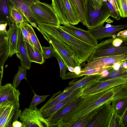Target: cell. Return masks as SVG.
Here are the masks:
<instances>
[{"instance_id": "obj_1", "label": "cell", "mask_w": 127, "mask_h": 127, "mask_svg": "<svg viewBox=\"0 0 127 127\" xmlns=\"http://www.w3.org/2000/svg\"><path fill=\"white\" fill-rule=\"evenodd\" d=\"M127 98V84L117 86L82 97L77 106L62 121L67 122L77 121L104 104Z\"/></svg>"}, {"instance_id": "obj_2", "label": "cell", "mask_w": 127, "mask_h": 127, "mask_svg": "<svg viewBox=\"0 0 127 127\" xmlns=\"http://www.w3.org/2000/svg\"><path fill=\"white\" fill-rule=\"evenodd\" d=\"M36 28L62 41L81 64L87 61L95 46L78 39L65 32L59 26L38 23Z\"/></svg>"}, {"instance_id": "obj_3", "label": "cell", "mask_w": 127, "mask_h": 127, "mask_svg": "<svg viewBox=\"0 0 127 127\" xmlns=\"http://www.w3.org/2000/svg\"><path fill=\"white\" fill-rule=\"evenodd\" d=\"M86 5L89 30L103 26L110 16L106 2L102 0H86Z\"/></svg>"}, {"instance_id": "obj_4", "label": "cell", "mask_w": 127, "mask_h": 127, "mask_svg": "<svg viewBox=\"0 0 127 127\" xmlns=\"http://www.w3.org/2000/svg\"><path fill=\"white\" fill-rule=\"evenodd\" d=\"M31 9L35 18L36 25L38 23L57 26L61 25L59 18L51 4L39 0L32 4Z\"/></svg>"}, {"instance_id": "obj_5", "label": "cell", "mask_w": 127, "mask_h": 127, "mask_svg": "<svg viewBox=\"0 0 127 127\" xmlns=\"http://www.w3.org/2000/svg\"><path fill=\"white\" fill-rule=\"evenodd\" d=\"M115 38L106 39L98 44L87 61L104 57L127 55V41L124 42L119 46L115 47L112 44Z\"/></svg>"}, {"instance_id": "obj_6", "label": "cell", "mask_w": 127, "mask_h": 127, "mask_svg": "<svg viewBox=\"0 0 127 127\" xmlns=\"http://www.w3.org/2000/svg\"><path fill=\"white\" fill-rule=\"evenodd\" d=\"M19 101L7 100L0 104V127H12L22 112Z\"/></svg>"}, {"instance_id": "obj_7", "label": "cell", "mask_w": 127, "mask_h": 127, "mask_svg": "<svg viewBox=\"0 0 127 127\" xmlns=\"http://www.w3.org/2000/svg\"><path fill=\"white\" fill-rule=\"evenodd\" d=\"M37 29L49 43L55 48L66 66L67 65L74 68L76 66L80 65L63 42L47 33Z\"/></svg>"}, {"instance_id": "obj_8", "label": "cell", "mask_w": 127, "mask_h": 127, "mask_svg": "<svg viewBox=\"0 0 127 127\" xmlns=\"http://www.w3.org/2000/svg\"><path fill=\"white\" fill-rule=\"evenodd\" d=\"M19 118L23 127H53L37 107L33 109L25 108L22 111Z\"/></svg>"}, {"instance_id": "obj_9", "label": "cell", "mask_w": 127, "mask_h": 127, "mask_svg": "<svg viewBox=\"0 0 127 127\" xmlns=\"http://www.w3.org/2000/svg\"><path fill=\"white\" fill-rule=\"evenodd\" d=\"M127 84V77L117 78L107 80L91 82L83 86L82 97L100 92L118 85Z\"/></svg>"}, {"instance_id": "obj_10", "label": "cell", "mask_w": 127, "mask_h": 127, "mask_svg": "<svg viewBox=\"0 0 127 127\" xmlns=\"http://www.w3.org/2000/svg\"><path fill=\"white\" fill-rule=\"evenodd\" d=\"M113 110L110 103L104 104L99 108L87 127H110L113 116Z\"/></svg>"}, {"instance_id": "obj_11", "label": "cell", "mask_w": 127, "mask_h": 127, "mask_svg": "<svg viewBox=\"0 0 127 127\" xmlns=\"http://www.w3.org/2000/svg\"><path fill=\"white\" fill-rule=\"evenodd\" d=\"M127 60V55H114L99 57L87 61L81 71L110 66L116 63Z\"/></svg>"}, {"instance_id": "obj_12", "label": "cell", "mask_w": 127, "mask_h": 127, "mask_svg": "<svg viewBox=\"0 0 127 127\" xmlns=\"http://www.w3.org/2000/svg\"><path fill=\"white\" fill-rule=\"evenodd\" d=\"M59 27L73 36L88 44L96 46L98 41L92 35L89 30L86 31L76 27L68 23H64Z\"/></svg>"}, {"instance_id": "obj_13", "label": "cell", "mask_w": 127, "mask_h": 127, "mask_svg": "<svg viewBox=\"0 0 127 127\" xmlns=\"http://www.w3.org/2000/svg\"><path fill=\"white\" fill-rule=\"evenodd\" d=\"M83 87L75 90L65 98L41 112L45 119L53 115L67 104L82 95Z\"/></svg>"}, {"instance_id": "obj_14", "label": "cell", "mask_w": 127, "mask_h": 127, "mask_svg": "<svg viewBox=\"0 0 127 127\" xmlns=\"http://www.w3.org/2000/svg\"><path fill=\"white\" fill-rule=\"evenodd\" d=\"M127 27V24L112 26L107 28L101 26L89 31L96 40H101L105 38L112 37L116 35L118 32Z\"/></svg>"}, {"instance_id": "obj_15", "label": "cell", "mask_w": 127, "mask_h": 127, "mask_svg": "<svg viewBox=\"0 0 127 127\" xmlns=\"http://www.w3.org/2000/svg\"><path fill=\"white\" fill-rule=\"evenodd\" d=\"M11 3L16 7L27 19L28 22L35 27L37 26L36 21L31 9L33 2L39 0H9Z\"/></svg>"}, {"instance_id": "obj_16", "label": "cell", "mask_w": 127, "mask_h": 127, "mask_svg": "<svg viewBox=\"0 0 127 127\" xmlns=\"http://www.w3.org/2000/svg\"><path fill=\"white\" fill-rule=\"evenodd\" d=\"M82 97L80 96L58 110L50 117L46 119L51 123L53 127L63 120L77 106Z\"/></svg>"}, {"instance_id": "obj_17", "label": "cell", "mask_w": 127, "mask_h": 127, "mask_svg": "<svg viewBox=\"0 0 127 127\" xmlns=\"http://www.w3.org/2000/svg\"><path fill=\"white\" fill-rule=\"evenodd\" d=\"M20 27L14 24L9 26L7 33L9 46V57H11L16 54L18 56L17 45Z\"/></svg>"}, {"instance_id": "obj_18", "label": "cell", "mask_w": 127, "mask_h": 127, "mask_svg": "<svg viewBox=\"0 0 127 127\" xmlns=\"http://www.w3.org/2000/svg\"><path fill=\"white\" fill-rule=\"evenodd\" d=\"M18 55L17 57L20 60L21 66L30 69L31 67V63L28 55L25 41L24 40L22 34L20 30L18 37L17 45Z\"/></svg>"}, {"instance_id": "obj_19", "label": "cell", "mask_w": 127, "mask_h": 127, "mask_svg": "<svg viewBox=\"0 0 127 127\" xmlns=\"http://www.w3.org/2000/svg\"><path fill=\"white\" fill-rule=\"evenodd\" d=\"M20 94L19 90L14 88L11 84L1 86L0 88V104L7 100L19 101Z\"/></svg>"}, {"instance_id": "obj_20", "label": "cell", "mask_w": 127, "mask_h": 127, "mask_svg": "<svg viewBox=\"0 0 127 127\" xmlns=\"http://www.w3.org/2000/svg\"><path fill=\"white\" fill-rule=\"evenodd\" d=\"M84 76L78 79H74L70 81L68 83V86L65 88L63 91L64 92H66L75 90L83 87L91 82L96 80L100 77V74Z\"/></svg>"}, {"instance_id": "obj_21", "label": "cell", "mask_w": 127, "mask_h": 127, "mask_svg": "<svg viewBox=\"0 0 127 127\" xmlns=\"http://www.w3.org/2000/svg\"><path fill=\"white\" fill-rule=\"evenodd\" d=\"M80 22L87 27L88 20L86 5V0H69Z\"/></svg>"}, {"instance_id": "obj_22", "label": "cell", "mask_w": 127, "mask_h": 127, "mask_svg": "<svg viewBox=\"0 0 127 127\" xmlns=\"http://www.w3.org/2000/svg\"><path fill=\"white\" fill-rule=\"evenodd\" d=\"M11 4L9 0H0V23H7L9 26L14 24L10 14Z\"/></svg>"}, {"instance_id": "obj_23", "label": "cell", "mask_w": 127, "mask_h": 127, "mask_svg": "<svg viewBox=\"0 0 127 127\" xmlns=\"http://www.w3.org/2000/svg\"><path fill=\"white\" fill-rule=\"evenodd\" d=\"M9 52L7 32L0 31V67L3 66L9 57Z\"/></svg>"}, {"instance_id": "obj_24", "label": "cell", "mask_w": 127, "mask_h": 127, "mask_svg": "<svg viewBox=\"0 0 127 127\" xmlns=\"http://www.w3.org/2000/svg\"><path fill=\"white\" fill-rule=\"evenodd\" d=\"M26 48L31 62L42 64L45 60L42 53L33 46L25 41Z\"/></svg>"}, {"instance_id": "obj_25", "label": "cell", "mask_w": 127, "mask_h": 127, "mask_svg": "<svg viewBox=\"0 0 127 127\" xmlns=\"http://www.w3.org/2000/svg\"><path fill=\"white\" fill-rule=\"evenodd\" d=\"M52 5L59 18L60 24L68 23L67 15L62 0H52Z\"/></svg>"}, {"instance_id": "obj_26", "label": "cell", "mask_w": 127, "mask_h": 127, "mask_svg": "<svg viewBox=\"0 0 127 127\" xmlns=\"http://www.w3.org/2000/svg\"><path fill=\"white\" fill-rule=\"evenodd\" d=\"M74 90L66 92L61 91L54 94L39 109V110L41 112L63 100L71 94Z\"/></svg>"}, {"instance_id": "obj_27", "label": "cell", "mask_w": 127, "mask_h": 127, "mask_svg": "<svg viewBox=\"0 0 127 127\" xmlns=\"http://www.w3.org/2000/svg\"><path fill=\"white\" fill-rule=\"evenodd\" d=\"M68 20V23L74 25L78 24L80 21L72 6L69 0H62Z\"/></svg>"}, {"instance_id": "obj_28", "label": "cell", "mask_w": 127, "mask_h": 127, "mask_svg": "<svg viewBox=\"0 0 127 127\" xmlns=\"http://www.w3.org/2000/svg\"><path fill=\"white\" fill-rule=\"evenodd\" d=\"M10 14L14 23L18 27H20L24 22H28L27 19L22 13L12 4L10 7Z\"/></svg>"}, {"instance_id": "obj_29", "label": "cell", "mask_w": 127, "mask_h": 127, "mask_svg": "<svg viewBox=\"0 0 127 127\" xmlns=\"http://www.w3.org/2000/svg\"><path fill=\"white\" fill-rule=\"evenodd\" d=\"M127 98L114 101L111 105L114 112L116 116H121L127 109Z\"/></svg>"}, {"instance_id": "obj_30", "label": "cell", "mask_w": 127, "mask_h": 127, "mask_svg": "<svg viewBox=\"0 0 127 127\" xmlns=\"http://www.w3.org/2000/svg\"><path fill=\"white\" fill-rule=\"evenodd\" d=\"M127 77V69L123 67L122 65L118 70L113 69L107 76L100 77L96 80L101 81L117 78Z\"/></svg>"}, {"instance_id": "obj_31", "label": "cell", "mask_w": 127, "mask_h": 127, "mask_svg": "<svg viewBox=\"0 0 127 127\" xmlns=\"http://www.w3.org/2000/svg\"><path fill=\"white\" fill-rule=\"evenodd\" d=\"M22 24L30 33L31 39L33 46L42 53V46L32 26L28 22H24L22 23Z\"/></svg>"}, {"instance_id": "obj_32", "label": "cell", "mask_w": 127, "mask_h": 127, "mask_svg": "<svg viewBox=\"0 0 127 127\" xmlns=\"http://www.w3.org/2000/svg\"><path fill=\"white\" fill-rule=\"evenodd\" d=\"M27 69L21 66H19L17 73L14 75L11 84L15 88L17 89L21 80L23 79L27 80L26 71Z\"/></svg>"}, {"instance_id": "obj_33", "label": "cell", "mask_w": 127, "mask_h": 127, "mask_svg": "<svg viewBox=\"0 0 127 127\" xmlns=\"http://www.w3.org/2000/svg\"><path fill=\"white\" fill-rule=\"evenodd\" d=\"M49 95H40L34 93V95L30 105L29 108L31 109L36 108L38 104L43 102Z\"/></svg>"}, {"instance_id": "obj_34", "label": "cell", "mask_w": 127, "mask_h": 127, "mask_svg": "<svg viewBox=\"0 0 127 127\" xmlns=\"http://www.w3.org/2000/svg\"><path fill=\"white\" fill-rule=\"evenodd\" d=\"M42 54L45 59L52 57H55L56 55V50L52 45L48 47L42 46Z\"/></svg>"}, {"instance_id": "obj_35", "label": "cell", "mask_w": 127, "mask_h": 127, "mask_svg": "<svg viewBox=\"0 0 127 127\" xmlns=\"http://www.w3.org/2000/svg\"><path fill=\"white\" fill-rule=\"evenodd\" d=\"M127 0H118L119 6V13L120 17L126 18L127 16Z\"/></svg>"}, {"instance_id": "obj_36", "label": "cell", "mask_w": 127, "mask_h": 127, "mask_svg": "<svg viewBox=\"0 0 127 127\" xmlns=\"http://www.w3.org/2000/svg\"><path fill=\"white\" fill-rule=\"evenodd\" d=\"M56 55L55 57L57 59L59 65L60 70V76L62 79L66 74L67 69L56 50Z\"/></svg>"}, {"instance_id": "obj_37", "label": "cell", "mask_w": 127, "mask_h": 127, "mask_svg": "<svg viewBox=\"0 0 127 127\" xmlns=\"http://www.w3.org/2000/svg\"><path fill=\"white\" fill-rule=\"evenodd\" d=\"M110 13V16L117 20L121 19L119 13L117 12L112 5L110 3L108 0L105 1Z\"/></svg>"}, {"instance_id": "obj_38", "label": "cell", "mask_w": 127, "mask_h": 127, "mask_svg": "<svg viewBox=\"0 0 127 127\" xmlns=\"http://www.w3.org/2000/svg\"><path fill=\"white\" fill-rule=\"evenodd\" d=\"M20 28L24 40L33 46L31 39L30 33L22 24L20 27Z\"/></svg>"}, {"instance_id": "obj_39", "label": "cell", "mask_w": 127, "mask_h": 127, "mask_svg": "<svg viewBox=\"0 0 127 127\" xmlns=\"http://www.w3.org/2000/svg\"><path fill=\"white\" fill-rule=\"evenodd\" d=\"M126 41H127V38L118 37L115 38L112 41V44L115 47H119L124 42Z\"/></svg>"}, {"instance_id": "obj_40", "label": "cell", "mask_w": 127, "mask_h": 127, "mask_svg": "<svg viewBox=\"0 0 127 127\" xmlns=\"http://www.w3.org/2000/svg\"><path fill=\"white\" fill-rule=\"evenodd\" d=\"M116 36L117 37H122L125 38H127V30L118 32Z\"/></svg>"}, {"instance_id": "obj_41", "label": "cell", "mask_w": 127, "mask_h": 127, "mask_svg": "<svg viewBox=\"0 0 127 127\" xmlns=\"http://www.w3.org/2000/svg\"><path fill=\"white\" fill-rule=\"evenodd\" d=\"M12 127H23V126L22 122L17 120L13 123Z\"/></svg>"}, {"instance_id": "obj_42", "label": "cell", "mask_w": 127, "mask_h": 127, "mask_svg": "<svg viewBox=\"0 0 127 127\" xmlns=\"http://www.w3.org/2000/svg\"><path fill=\"white\" fill-rule=\"evenodd\" d=\"M7 25V23H0V31L7 32L6 28Z\"/></svg>"}, {"instance_id": "obj_43", "label": "cell", "mask_w": 127, "mask_h": 127, "mask_svg": "<svg viewBox=\"0 0 127 127\" xmlns=\"http://www.w3.org/2000/svg\"><path fill=\"white\" fill-rule=\"evenodd\" d=\"M123 62H119L115 64L113 66V69L115 70H118L121 66Z\"/></svg>"}, {"instance_id": "obj_44", "label": "cell", "mask_w": 127, "mask_h": 127, "mask_svg": "<svg viewBox=\"0 0 127 127\" xmlns=\"http://www.w3.org/2000/svg\"><path fill=\"white\" fill-rule=\"evenodd\" d=\"M81 65L77 66L74 68V72L76 74H78L82 70Z\"/></svg>"}, {"instance_id": "obj_45", "label": "cell", "mask_w": 127, "mask_h": 127, "mask_svg": "<svg viewBox=\"0 0 127 127\" xmlns=\"http://www.w3.org/2000/svg\"><path fill=\"white\" fill-rule=\"evenodd\" d=\"M4 71L3 66H2L0 67V88L1 86V82L3 77Z\"/></svg>"}, {"instance_id": "obj_46", "label": "cell", "mask_w": 127, "mask_h": 127, "mask_svg": "<svg viewBox=\"0 0 127 127\" xmlns=\"http://www.w3.org/2000/svg\"><path fill=\"white\" fill-rule=\"evenodd\" d=\"M117 10L119 11V6L118 0H113Z\"/></svg>"}, {"instance_id": "obj_47", "label": "cell", "mask_w": 127, "mask_h": 127, "mask_svg": "<svg viewBox=\"0 0 127 127\" xmlns=\"http://www.w3.org/2000/svg\"><path fill=\"white\" fill-rule=\"evenodd\" d=\"M66 67L67 69L71 72H74V68L68 65H66Z\"/></svg>"}, {"instance_id": "obj_48", "label": "cell", "mask_w": 127, "mask_h": 127, "mask_svg": "<svg viewBox=\"0 0 127 127\" xmlns=\"http://www.w3.org/2000/svg\"><path fill=\"white\" fill-rule=\"evenodd\" d=\"M122 66L126 69H127V60L123 62L122 64Z\"/></svg>"}, {"instance_id": "obj_49", "label": "cell", "mask_w": 127, "mask_h": 127, "mask_svg": "<svg viewBox=\"0 0 127 127\" xmlns=\"http://www.w3.org/2000/svg\"><path fill=\"white\" fill-rule=\"evenodd\" d=\"M112 26L111 25H110L109 24H107L106 25L105 27L106 28H107V27H110L111 26Z\"/></svg>"}]
</instances>
